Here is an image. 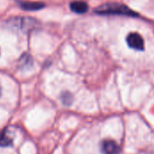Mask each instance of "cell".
<instances>
[{"label": "cell", "mask_w": 154, "mask_h": 154, "mask_svg": "<svg viewBox=\"0 0 154 154\" xmlns=\"http://www.w3.org/2000/svg\"><path fill=\"white\" fill-rule=\"evenodd\" d=\"M98 14H113V15H125V16H139L138 14L131 10L128 6L117 3H108L98 6L95 9Z\"/></svg>", "instance_id": "6da1fadb"}, {"label": "cell", "mask_w": 154, "mask_h": 154, "mask_svg": "<svg viewBox=\"0 0 154 154\" xmlns=\"http://www.w3.org/2000/svg\"><path fill=\"white\" fill-rule=\"evenodd\" d=\"M126 42L127 44L129 45V47H131L132 49L137 50V51H143L144 49V42L143 37L136 33V32H132L130 34H128L127 38H126Z\"/></svg>", "instance_id": "7a4b0ae2"}, {"label": "cell", "mask_w": 154, "mask_h": 154, "mask_svg": "<svg viewBox=\"0 0 154 154\" xmlns=\"http://www.w3.org/2000/svg\"><path fill=\"white\" fill-rule=\"evenodd\" d=\"M102 152L104 154H119L120 148L114 141L106 140L102 143Z\"/></svg>", "instance_id": "3957f363"}, {"label": "cell", "mask_w": 154, "mask_h": 154, "mask_svg": "<svg viewBox=\"0 0 154 154\" xmlns=\"http://www.w3.org/2000/svg\"><path fill=\"white\" fill-rule=\"evenodd\" d=\"M70 9L77 14H84L88 10V5L83 1H75L70 4Z\"/></svg>", "instance_id": "277c9868"}, {"label": "cell", "mask_w": 154, "mask_h": 154, "mask_svg": "<svg viewBox=\"0 0 154 154\" xmlns=\"http://www.w3.org/2000/svg\"><path fill=\"white\" fill-rule=\"evenodd\" d=\"M13 145V140L7 135L5 130L0 132V147H8Z\"/></svg>", "instance_id": "5b68a950"}, {"label": "cell", "mask_w": 154, "mask_h": 154, "mask_svg": "<svg viewBox=\"0 0 154 154\" xmlns=\"http://www.w3.org/2000/svg\"><path fill=\"white\" fill-rule=\"evenodd\" d=\"M21 7L24 10H29V11H32V10H39L41 8H42L44 6L43 4L41 3H32V2H23L20 4Z\"/></svg>", "instance_id": "8992f818"}, {"label": "cell", "mask_w": 154, "mask_h": 154, "mask_svg": "<svg viewBox=\"0 0 154 154\" xmlns=\"http://www.w3.org/2000/svg\"><path fill=\"white\" fill-rule=\"evenodd\" d=\"M61 100H62L64 105L69 106L72 102V97L69 93H63L61 96Z\"/></svg>", "instance_id": "52a82bcc"}, {"label": "cell", "mask_w": 154, "mask_h": 154, "mask_svg": "<svg viewBox=\"0 0 154 154\" xmlns=\"http://www.w3.org/2000/svg\"><path fill=\"white\" fill-rule=\"evenodd\" d=\"M29 61H31V57L30 56H23L21 59H20V65H22V66H27L28 64H30L29 63Z\"/></svg>", "instance_id": "ba28073f"}, {"label": "cell", "mask_w": 154, "mask_h": 154, "mask_svg": "<svg viewBox=\"0 0 154 154\" xmlns=\"http://www.w3.org/2000/svg\"><path fill=\"white\" fill-rule=\"evenodd\" d=\"M0 96H1V87H0Z\"/></svg>", "instance_id": "9c48e42d"}]
</instances>
